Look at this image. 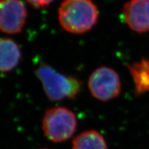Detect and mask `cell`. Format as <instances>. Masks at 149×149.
<instances>
[{
  "label": "cell",
  "mask_w": 149,
  "mask_h": 149,
  "mask_svg": "<svg viewBox=\"0 0 149 149\" xmlns=\"http://www.w3.org/2000/svg\"><path fill=\"white\" fill-rule=\"evenodd\" d=\"M88 87L91 95L102 102L117 98L122 91V82L118 73L108 66L97 68L90 74Z\"/></svg>",
  "instance_id": "obj_4"
},
{
  "label": "cell",
  "mask_w": 149,
  "mask_h": 149,
  "mask_svg": "<svg viewBox=\"0 0 149 149\" xmlns=\"http://www.w3.org/2000/svg\"><path fill=\"white\" fill-rule=\"evenodd\" d=\"M123 16L132 31L149 32V0H129L123 7Z\"/></svg>",
  "instance_id": "obj_6"
},
{
  "label": "cell",
  "mask_w": 149,
  "mask_h": 149,
  "mask_svg": "<svg viewBox=\"0 0 149 149\" xmlns=\"http://www.w3.org/2000/svg\"><path fill=\"white\" fill-rule=\"evenodd\" d=\"M128 69L135 86V95L139 97L149 91V59L142 58L128 65Z\"/></svg>",
  "instance_id": "obj_8"
},
{
  "label": "cell",
  "mask_w": 149,
  "mask_h": 149,
  "mask_svg": "<svg viewBox=\"0 0 149 149\" xmlns=\"http://www.w3.org/2000/svg\"><path fill=\"white\" fill-rule=\"evenodd\" d=\"M21 59L22 52L18 44L10 38H0V72L12 71Z\"/></svg>",
  "instance_id": "obj_7"
},
{
  "label": "cell",
  "mask_w": 149,
  "mask_h": 149,
  "mask_svg": "<svg viewBox=\"0 0 149 149\" xmlns=\"http://www.w3.org/2000/svg\"><path fill=\"white\" fill-rule=\"evenodd\" d=\"M99 10L92 0H64L58 10L60 26L72 34H84L97 23Z\"/></svg>",
  "instance_id": "obj_1"
},
{
  "label": "cell",
  "mask_w": 149,
  "mask_h": 149,
  "mask_svg": "<svg viewBox=\"0 0 149 149\" xmlns=\"http://www.w3.org/2000/svg\"><path fill=\"white\" fill-rule=\"evenodd\" d=\"M40 149H48V148H40Z\"/></svg>",
  "instance_id": "obj_11"
},
{
  "label": "cell",
  "mask_w": 149,
  "mask_h": 149,
  "mask_svg": "<svg viewBox=\"0 0 149 149\" xmlns=\"http://www.w3.org/2000/svg\"><path fill=\"white\" fill-rule=\"evenodd\" d=\"M72 149H108L105 139L95 130L81 132L72 140Z\"/></svg>",
  "instance_id": "obj_9"
},
{
  "label": "cell",
  "mask_w": 149,
  "mask_h": 149,
  "mask_svg": "<svg viewBox=\"0 0 149 149\" xmlns=\"http://www.w3.org/2000/svg\"><path fill=\"white\" fill-rule=\"evenodd\" d=\"M55 0H26V1L32 6L37 8H43L51 4Z\"/></svg>",
  "instance_id": "obj_10"
},
{
  "label": "cell",
  "mask_w": 149,
  "mask_h": 149,
  "mask_svg": "<svg viewBox=\"0 0 149 149\" xmlns=\"http://www.w3.org/2000/svg\"><path fill=\"white\" fill-rule=\"evenodd\" d=\"M77 117L71 110L65 107H53L44 113L42 130L48 139L55 143L64 142L75 133Z\"/></svg>",
  "instance_id": "obj_3"
},
{
  "label": "cell",
  "mask_w": 149,
  "mask_h": 149,
  "mask_svg": "<svg viewBox=\"0 0 149 149\" xmlns=\"http://www.w3.org/2000/svg\"><path fill=\"white\" fill-rule=\"evenodd\" d=\"M48 100L58 102L74 99L81 91V82L75 77L60 73L53 67L41 62L35 70Z\"/></svg>",
  "instance_id": "obj_2"
},
{
  "label": "cell",
  "mask_w": 149,
  "mask_h": 149,
  "mask_svg": "<svg viewBox=\"0 0 149 149\" xmlns=\"http://www.w3.org/2000/svg\"><path fill=\"white\" fill-rule=\"evenodd\" d=\"M28 17L26 7L21 0H0V31L8 35L19 34Z\"/></svg>",
  "instance_id": "obj_5"
}]
</instances>
